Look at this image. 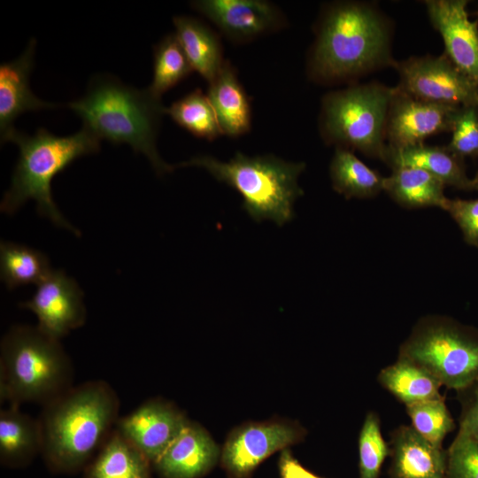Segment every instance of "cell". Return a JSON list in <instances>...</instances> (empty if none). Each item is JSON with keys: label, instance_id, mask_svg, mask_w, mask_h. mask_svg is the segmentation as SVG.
Returning <instances> with one entry per match:
<instances>
[{"label": "cell", "instance_id": "6da1fadb", "mask_svg": "<svg viewBox=\"0 0 478 478\" xmlns=\"http://www.w3.org/2000/svg\"><path fill=\"white\" fill-rule=\"evenodd\" d=\"M120 406L117 392L104 380L73 386L44 405L37 419L48 467L61 474L86 467L115 428Z\"/></svg>", "mask_w": 478, "mask_h": 478}, {"label": "cell", "instance_id": "7a4b0ae2", "mask_svg": "<svg viewBox=\"0 0 478 478\" xmlns=\"http://www.w3.org/2000/svg\"><path fill=\"white\" fill-rule=\"evenodd\" d=\"M389 40L387 20L374 7L359 2L333 4L319 23L310 73L318 81H336L395 66Z\"/></svg>", "mask_w": 478, "mask_h": 478}, {"label": "cell", "instance_id": "3957f363", "mask_svg": "<svg viewBox=\"0 0 478 478\" xmlns=\"http://www.w3.org/2000/svg\"><path fill=\"white\" fill-rule=\"evenodd\" d=\"M67 106L97 139L127 143L150 161L158 173L174 167L165 163L156 148L160 119L166 108L150 89L127 86L110 76L94 77L86 94Z\"/></svg>", "mask_w": 478, "mask_h": 478}, {"label": "cell", "instance_id": "277c9868", "mask_svg": "<svg viewBox=\"0 0 478 478\" xmlns=\"http://www.w3.org/2000/svg\"><path fill=\"white\" fill-rule=\"evenodd\" d=\"M6 142L18 145L19 156L11 187L1 202V212L12 214L28 199H34L41 216L80 235L56 206L50 183L79 157L97 152L100 140L83 127L68 136H57L44 128L30 136L14 128L3 141Z\"/></svg>", "mask_w": 478, "mask_h": 478}, {"label": "cell", "instance_id": "5b68a950", "mask_svg": "<svg viewBox=\"0 0 478 478\" xmlns=\"http://www.w3.org/2000/svg\"><path fill=\"white\" fill-rule=\"evenodd\" d=\"M73 374L60 340L37 327L15 325L1 340V402L43 406L73 386Z\"/></svg>", "mask_w": 478, "mask_h": 478}, {"label": "cell", "instance_id": "8992f818", "mask_svg": "<svg viewBox=\"0 0 478 478\" xmlns=\"http://www.w3.org/2000/svg\"><path fill=\"white\" fill-rule=\"evenodd\" d=\"M205 169L216 180L235 189L243 208L256 221L271 220L283 226L294 217L293 204L303 195L297 178L304 163L288 162L273 155L249 157L241 152L227 162L198 156L177 165Z\"/></svg>", "mask_w": 478, "mask_h": 478}, {"label": "cell", "instance_id": "52a82bcc", "mask_svg": "<svg viewBox=\"0 0 478 478\" xmlns=\"http://www.w3.org/2000/svg\"><path fill=\"white\" fill-rule=\"evenodd\" d=\"M395 88L380 83L352 86L326 95L320 129L324 139L345 149L382 158L385 129Z\"/></svg>", "mask_w": 478, "mask_h": 478}, {"label": "cell", "instance_id": "ba28073f", "mask_svg": "<svg viewBox=\"0 0 478 478\" xmlns=\"http://www.w3.org/2000/svg\"><path fill=\"white\" fill-rule=\"evenodd\" d=\"M422 366L449 389L461 390L478 379V329L441 316L420 320L399 356Z\"/></svg>", "mask_w": 478, "mask_h": 478}, {"label": "cell", "instance_id": "9c48e42d", "mask_svg": "<svg viewBox=\"0 0 478 478\" xmlns=\"http://www.w3.org/2000/svg\"><path fill=\"white\" fill-rule=\"evenodd\" d=\"M306 430L298 422L273 418L233 428L221 448L220 466L227 478H251L271 455L302 442Z\"/></svg>", "mask_w": 478, "mask_h": 478}, {"label": "cell", "instance_id": "30bf717a", "mask_svg": "<svg viewBox=\"0 0 478 478\" xmlns=\"http://www.w3.org/2000/svg\"><path fill=\"white\" fill-rule=\"evenodd\" d=\"M397 87L422 101L449 106L478 105V87L444 55L410 58L396 62Z\"/></svg>", "mask_w": 478, "mask_h": 478}, {"label": "cell", "instance_id": "8fae6325", "mask_svg": "<svg viewBox=\"0 0 478 478\" xmlns=\"http://www.w3.org/2000/svg\"><path fill=\"white\" fill-rule=\"evenodd\" d=\"M33 312L37 328L60 340L85 323L86 308L82 291L77 282L61 270L51 273L37 285L31 299L19 305Z\"/></svg>", "mask_w": 478, "mask_h": 478}, {"label": "cell", "instance_id": "7c38bea8", "mask_svg": "<svg viewBox=\"0 0 478 478\" xmlns=\"http://www.w3.org/2000/svg\"><path fill=\"white\" fill-rule=\"evenodd\" d=\"M189 420L173 403L154 397L120 417L115 428L153 465Z\"/></svg>", "mask_w": 478, "mask_h": 478}, {"label": "cell", "instance_id": "4fadbf2b", "mask_svg": "<svg viewBox=\"0 0 478 478\" xmlns=\"http://www.w3.org/2000/svg\"><path fill=\"white\" fill-rule=\"evenodd\" d=\"M457 108L413 98L396 87L386 121L387 146L410 147L424 143L434 135L450 132Z\"/></svg>", "mask_w": 478, "mask_h": 478}, {"label": "cell", "instance_id": "5bb4252c", "mask_svg": "<svg viewBox=\"0 0 478 478\" xmlns=\"http://www.w3.org/2000/svg\"><path fill=\"white\" fill-rule=\"evenodd\" d=\"M466 0H428L427 12L444 44V55L478 87V22L469 19Z\"/></svg>", "mask_w": 478, "mask_h": 478}, {"label": "cell", "instance_id": "9a60e30c", "mask_svg": "<svg viewBox=\"0 0 478 478\" xmlns=\"http://www.w3.org/2000/svg\"><path fill=\"white\" fill-rule=\"evenodd\" d=\"M191 6L235 42L254 39L283 24L281 11L263 0H199Z\"/></svg>", "mask_w": 478, "mask_h": 478}, {"label": "cell", "instance_id": "2e32d148", "mask_svg": "<svg viewBox=\"0 0 478 478\" xmlns=\"http://www.w3.org/2000/svg\"><path fill=\"white\" fill-rule=\"evenodd\" d=\"M220 454L210 433L189 420L153 466L162 478H202L220 461Z\"/></svg>", "mask_w": 478, "mask_h": 478}, {"label": "cell", "instance_id": "e0dca14e", "mask_svg": "<svg viewBox=\"0 0 478 478\" xmlns=\"http://www.w3.org/2000/svg\"><path fill=\"white\" fill-rule=\"evenodd\" d=\"M36 41L31 39L26 50L15 60L0 66L1 142L14 129L13 122L24 112L59 105L38 98L31 90L29 76L34 66Z\"/></svg>", "mask_w": 478, "mask_h": 478}, {"label": "cell", "instance_id": "ac0fdd59", "mask_svg": "<svg viewBox=\"0 0 478 478\" xmlns=\"http://www.w3.org/2000/svg\"><path fill=\"white\" fill-rule=\"evenodd\" d=\"M390 478H445L447 450L432 444L412 426H400L391 436Z\"/></svg>", "mask_w": 478, "mask_h": 478}, {"label": "cell", "instance_id": "d6986e66", "mask_svg": "<svg viewBox=\"0 0 478 478\" xmlns=\"http://www.w3.org/2000/svg\"><path fill=\"white\" fill-rule=\"evenodd\" d=\"M382 160L391 168H419L438 178L445 186L473 190V181L466 173L463 159L454 155L446 146L425 143L405 148L387 146Z\"/></svg>", "mask_w": 478, "mask_h": 478}, {"label": "cell", "instance_id": "ffe728a7", "mask_svg": "<svg viewBox=\"0 0 478 478\" xmlns=\"http://www.w3.org/2000/svg\"><path fill=\"white\" fill-rule=\"evenodd\" d=\"M207 97L214 110L222 135L239 136L251 128V108L235 71L225 61L217 77L209 83Z\"/></svg>", "mask_w": 478, "mask_h": 478}, {"label": "cell", "instance_id": "44dd1931", "mask_svg": "<svg viewBox=\"0 0 478 478\" xmlns=\"http://www.w3.org/2000/svg\"><path fill=\"white\" fill-rule=\"evenodd\" d=\"M152 463L116 428L86 466L85 478H152Z\"/></svg>", "mask_w": 478, "mask_h": 478}, {"label": "cell", "instance_id": "7402d4cb", "mask_svg": "<svg viewBox=\"0 0 478 478\" xmlns=\"http://www.w3.org/2000/svg\"><path fill=\"white\" fill-rule=\"evenodd\" d=\"M42 451L38 419L10 405L0 412V459L10 467L29 464Z\"/></svg>", "mask_w": 478, "mask_h": 478}, {"label": "cell", "instance_id": "603a6c76", "mask_svg": "<svg viewBox=\"0 0 478 478\" xmlns=\"http://www.w3.org/2000/svg\"><path fill=\"white\" fill-rule=\"evenodd\" d=\"M175 36L191 67L211 83L225 61L217 35L202 21L187 16L173 19Z\"/></svg>", "mask_w": 478, "mask_h": 478}, {"label": "cell", "instance_id": "cb8c5ba5", "mask_svg": "<svg viewBox=\"0 0 478 478\" xmlns=\"http://www.w3.org/2000/svg\"><path fill=\"white\" fill-rule=\"evenodd\" d=\"M444 188V183L434 175L406 166L392 168L383 183V190L397 204L407 209L440 207L443 210L449 199Z\"/></svg>", "mask_w": 478, "mask_h": 478}, {"label": "cell", "instance_id": "d4e9b609", "mask_svg": "<svg viewBox=\"0 0 478 478\" xmlns=\"http://www.w3.org/2000/svg\"><path fill=\"white\" fill-rule=\"evenodd\" d=\"M378 379L405 405L442 397L439 381L422 366L401 357L383 368Z\"/></svg>", "mask_w": 478, "mask_h": 478}, {"label": "cell", "instance_id": "484cf974", "mask_svg": "<svg viewBox=\"0 0 478 478\" xmlns=\"http://www.w3.org/2000/svg\"><path fill=\"white\" fill-rule=\"evenodd\" d=\"M329 173L333 189L346 198H369L383 190L384 177L349 149L336 147Z\"/></svg>", "mask_w": 478, "mask_h": 478}, {"label": "cell", "instance_id": "4316f807", "mask_svg": "<svg viewBox=\"0 0 478 478\" xmlns=\"http://www.w3.org/2000/svg\"><path fill=\"white\" fill-rule=\"evenodd\" d=\"M0 270L1 280L10 289L32 283L38 285L52 271L43 253L11 242H1Z\"/></svg>", "mask_w": 478, "mask_h": 478}, {"label": "cell", "instance_id": "83f0119b", "mask_svg": "<svg viewBox=\"0 0 478 478\" xmlns=\"http://www.w3.org/2000/svg\"><path fill=\"white\" fill-rule=\"evenodd\" d=\"M165 113L197 137L212 141L222 135L207 95L199 89L173 103Z\"/></svg>", "mask_w": 478, "mask_h": 478}, {"label": "cell", "instance_id": "f1b7e54d", "mask_svg": "<svg viewBox=\"0 0 478 478\" xmlns=\"http://www.w3.org/2000/svg\"><path fill=\"white\" fill-rule=\"evenodd\" d=\"M193 71L174 34L168 35L154 47L153 78L148 87L157 97L177 85Z\"/></svg>", "mask_w": 478, "mask_h": 478}, {"label": "cell", "instance_id": "f546056e", "mask_svg": "<svg viewBox=\"0 0 478 478\" xmlns=\"http://www.w3.org/2000/svg\"><path fill=\"white\" fill-rule=\"evenodd\" d=\"M405 406L412 427L429 443L442 447L444 437L455 428L444 398L442 397Z\"/></svg>", "mask_w": 478, "mask_h": 478}, {"label": "cell", "instance_id": "4dcf8cb0", "mask_svg": "<svg viewBox=\"0 0 478 478\" xmlns=\"http://www.w3.org/2000/svg\"><path fill=\"white\" fill-rule=\"evenodd\" d=\"M358 478H379L389 446L385 442L377 414H366L358 436Z\"/></svg>", "mask_w": 478, "mask_h": 478}, {"label": "cell", "instance_id": "1f68e13d", "mask_svg": "<svg viewBox=\"0 0 478 478\" xmlns=\"http://www.w3.org/2000/svg\"><path fill=\"white\" fill-rule=\"evenodd\" d=\"M447 149L461 159L478 157V105L457 108Z\"/></svg>", "mask_w": 478, "mask_h": 478}, {"label": "cell", "instance_id": "d6a6232c", "mask_svg": "<svg viewBox=\"0 0 478 478\" xmlns=\"http://www.w3.org/2000/svg\"><path fill=\"white\" fill-rule=\"evenodd\" d=\"M445 478H478V441L459 429L447 450Z\"/></svg>", "mask_w": 478, "mask_h": 478}, {"label": "cell", "instance_id": "836d02e7", "mask_svg": "<svg viewBox=\"0 0 478 478\" xmlns=\"http://www.w3.org/2000/svg\"><path fill=\"white\" fill-rule=\"evenodd\" d=\"M459 227L465 242L478 247V198L448 199L443 209Z\"/></svg>", "mask_w": 478, "mask_h": 478}, {"label": "cell", "instance_id": "e575fe53", "mask_svg": "<svg viewBox=\"0 0 478 478\" xmlns=\"http://www.w3.org/2000/svg\"><path fill=\"white\" fill-rule=\"evenodd\" d=\"M458 392L461 405L459 430L478 441V379Z\"/></svg>", "mask_w": 478, "mask_h": 478}, {"label": "cell", "instance_id": "d590c367", "mask_svg": "<svg viewBox=\"0 0 478 478\" xmlns=\"http://www.w3.org/2000/svg\"><path fill=\"white\" fill-rule=\"evenodd\" d=\"M281 478H323L306 469L292 455L289 448L281 451L278 460Z\"/></svg>", "mask_w": 478, "mask_h": 478}, {"label": "cell", "instance_id": "8d00e7d4", "mask_svg": "<svg viewBox=\"0 0 478 478\" xmlns=\"http://www.w3.org/2000/svg\"><path fill=\"white\" fill-rule=\"evenodd\" d=\"M472 181H473V189L478 191V171L474 178L472 179Z\"/></svg>", "mask_w": 478, "mask_h": 478}, {"label": "cell", "instance_id": "74e56055", "mask_svg": "<svg viewBox=\"0 0 478 478\" xmlns=\"http://www.w3.org/2000/svg\"><path fill=\"white\" fill-rule=\"evenodd\" d=\"M478 14V13H477Z\"/></svg>", "mask_w": 478, "mask_h": 478}]
</instances>
